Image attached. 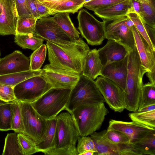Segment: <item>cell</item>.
<instances>
[{"label":"cell","instance_id":"cell-1","mask_svg":"<svg viewBox=\"0 0 155 155\" xmlns=\"http://www.w3.org/2000/svg\"><path fill=\"white\" fill-rule=\"evenodd\" d=\"M56 119L54 147L43 153L47 155H78L76 144L80 136L71 114L63 112Z\"/></svg>","mask_w":155,"mask_h":155},{"label":"cell","instance_id":"cell-2","mask_svg":"<svg viewBox=\"0 0 155 155\" xmlns=\"http://www.w3.org/2000/svg\"><path fill=\"white\" fill-rule=\"evenodd\" d=\"M104 103H82L70 113L80 136H88L100 129L109 113Z\"/></svg>","mask_w":155,"mask_h":155},{"label":"cell","instance_id":"cell-3","mask_svg":"<svg viewBox=\"0 0 155 155\" xmlns=\"http://www.w3.org/2000/svg\"><path fill=\"white\" fill-rule=\"evenodd\" d=\"M126 84L123 91L125 109L133 112L138 109L140 96L143 84V78L147 73L141 65L136 46L128 55Z\"/></svg>","mask_w":155,"mask_h":155},{"label":"cell","instance_id":"cell-4","mask_svg":"<svg viewBox=\"0 0 155 155\" xmlns=\"http://www.w3.org/2000/svg\"><path fill=\"white\" fill-rule=\"evenodd\" d=\"M48 17L37 20L35 31L37 35L46 41L68 50L80 49L85 46L86 43L82 38L72 39L54 21L52 17Z\"/></svg>","mask_w":155,"mask_h":155},{"label":"cell","instance_id":"cell-5","mask_svg":"<svg viewBox=\"0 0 155 155\" xmlns=\"http://www.w3.org/2000/svg\"><path fill=\"white\" fill-rule=\"evenodd\" d=\"M49 64L52 66L67 71L82 74L84 58L88 51L69 50L52 42L47 41Z\"/></svg>","mask_w":155,"mask_h":155},{"label":"cell","instance_id":"cell-6","mask_svg":"<svg viewBox=\"0 0 155 155\" xmlns=\"http://www.w3.org/2000/svg\"><path fill=\"white\" fill-rule=\"evenodd\" d=\"M71 89L51 88L31 104L35 110L46 120L53 118L65 109Z\"/></svg>","mask_w":155,"mask_h":155},{"label":"cell","instance_id":"cell-7","mask_svg":"<svg viewBox=\"0 0 155 155\" xmlns=\"http://www.w3.org/2000/svg\"><path fill=\"white\" fill-rule=\"evenodd\" d=\"M105 102L95 81L81 74L71 89L65 110L70 113L80 104Z\"/></svg>","mask_w":155,"mask_h":155},{"label":"cell","instance_id":"cell-8","mask_svg":"<svg viewBox=\"0 0 155 155\" xmlns=\"http://www.w3.org/2000/svg\"><path fill=\"white\" fill-rule=\"evenodd\" d=\"M77 19L80 33L88 44L94 46L102 43L106 38L105 21H98L84 8L79 11Z\"/></svg>","mask_w":155,"mask_h":155},{"label":"cell","instance_id":"cell-9","mask_svg":"<svg viewBox=\"0 0 155 155\" xmlns=\"http://www.w3.org/2000/svg\"><path fill=\"white\" fill-rule=\"evenodd\" d=\"M18 101L23 117V134L30 137L37 144L43 140L47 120L35 110L30 103Z\"/></svg>","mask_w":155,"mask_h":155},{"label":"cell","instance_id":"cell-10","mask_svg":"<svg viewBox=\"0 0 155 155\" xmlns=\"http://www.w3.org/2000/svg\"><path fill=\"white\" fill-rule=\"evenodd\" d=\"M52 88L42 75L29 78L14 87L16 100L31 103L36 101Z\"/></svg>","mask_w":155,"mask_h":155},{"label":"cell","instance_id":"cell-11","mask_svg":"<svg viewBox=\"0 0 155 155\" xmlns=\"http://www.w3.org/2000/svg\"><path fill=\"white\" fill-rule=\"evenodd\" d=\"M127 16L120 18L108 23L106 22V38L115 41L124 46L129 53L135 47L132 27L126 23Z\"/></svg>","mask_w":155,"mask_h":155},{"label":"cell","instance_id":"cell-12","mask_svg":"<svg viewBox=\"0 0 155 155\" xmlns=\"http://www.w3.org/2000/svg\"><path fill=\"white\" fill-rule=\"evenodd\" d=\"M95 82L110 108L115 112L120 113L125 109L123 91L113 81L100 76Z\"/></svg>","mask_w":155,"mask_h":155},{"label":"cell","instance_id":"cell-13","mask_svg":"<svg viewBox=\"0 0 155 155\" xmlns=\"http://www.w3.org/2000/svg\"><path fill=\"white\" fill-rule=\"evenodd\" d=\"M42 71L41 75L52 88L72 89L80 75L55 68L49 64L45 65Z\"/></svg>","mask_w":155,"mask_h":155},{"label":"cell","instance_id":"cell-14","mask_svg":"<svg viewBox=\"0 0 155 155\" xmlns=\"http://www.w3.org/2000/svg\"><path fill=\"white\" fill-rule=\"evenodd\" d=\"M107 130H115L124 133L129 138L130 143H131L155 132V129L135 121L126 122L113 119L109 121Z\"/></svg>","mask_w":155,"mask_h":155},{"label":"cell","instance_id":"cell-15","mask_svg":"<svg viewBox=\"0 0 155 155\" xmlns=\"http://www.w3.org/2000/svg\"><path fill=\"white\" fill-rule=\"evenodd\" d=\"M31 70L30 58L15 50L0 58V75Z\"/></svg>","mask_w":155,"mask_h":155},{"label":"cell","instance_id":"cell-16","mask_svg":"<svg viewBox=\"0 0 155 155\" xmlns=\"http://www.w3.org/2000/svg\"><path fill=\"white\" fill-rule=\"evenodd\" d=\"M128 55L122 60L103 66L100 75L113 81L123 91L125 89L126 84Z\"/></svg>","mask_w":155,"mask_h":155},{"label":"cell","instance_id":"cell-17","mask_svg":"<svg viewBox=\"0 0 155 155\" xmlns=\"http://www.w3.org/2000/svg\"><path fill=\"white\" fill-rule=\"evenodd\" d=\"M132 29L141 65L147 72H151L155 68V51L151 48L134 25L132 26Z\"/></svg>","mask_w":155,"mask_h":155},{"label":"cell","instance_id":"cell-18","mask_svg":"<svg viewBox=\"0 0 155 155\" xmlns=\"http://www.w3.org/2000/svg\"><path fill=\"white\" fill-rule=\"evenodd\" d=\"M97 52L103 66L122 60L129 53L124 46L111 40H109L104 46L97 50Z\"/></svg>","mask_w":155,"mask_h":155},{"label":"cell","instance_id":"cell-19","mask_svg":"<svg viewBox=\"0 0 155 155\" xmlns=\"http://www.w3.org/2000/svg\"><path fill=\"white\" fill-rule=\"evenodd\" d=\"M134 12L131 0H125L108 8L94 12V14L106 22L127 16Z\"/></svg>","mask_w":155,"mask_h":155},{"label":"cell","instance_id":"cell-20","mask_svg":"<svg viewBox=\"0 0 155 155\" xmlns=\"http://www.w3.org/2000/svg\"><path fill=\"white\" fill-rule=\"evenodd\" d=\"M17 20L13 13L10 0H3L0 14V35H15Z\"/></svg>","mask_w":155,"mask_h":155},{"label":"cell","instance_id":"cell-21","mask_svg":"<svg viewBox=\"0 0 155 155\" xmlns=\"http://www.w3.org/2000/svg\"><path fill=\"white\" fill-rule=\"evenodd\" d=\"M103 67L97 50H90L84 59L82 74L94 80L101 75Z\"/></svg>","mask_w":155,"mask_h":155},{"label":"cell","instance_id":"cell-22","mask_svg":"<svg viewBox=\"0 0 155 155\" xmlns=\"http://www.w3.org/2000/svg\"><path fill=\"white\" fill-rule=\"evenodd\" d=\"M50 10L49 15L58 13L74 14L83 7L84 0H57L41 2Z\"/></svg>","mask_w":155,"mask_h":155},{"label":"cell","instance_id":"cell-23","mask_svg":"<svg viewBox=\"0 0 155 155\" xmlns=\"http://www.w3.org/2000/svg\"><path fill=\"white\" fill-rule=\"evenodd\" d=\"M106 130L95 131L90 135L97 151L96 155H119L118 144L110 141L106 137Z\"/></svg>","mask_w":155,"mask_h":155},{"label":"cell","instance_id":"cell-24","mask_svg":"<svg viewBox=\"0 0 155 155\" xmlns=\"http://www.w3.org/2000/svg\"><path fill=\"white\" fill-rule=\"evenodd\" d=\"M127 16L132 21L137 30L151 48L155 51V28L146 24L134 12L129 13Z\"/></svg>","mask_w":155,"mask_h":155},{"label":"cell","instance_id":"cell-25","mask_svg":"<svg viewBox=\"0 0 155 155\" xmlns=\"http://www.w3.org/2000/svg\"><path fill=\"white\" fill-rule=\"evenodd\" d=\"M42 69L24 71L0 75V84L14 87L31 77L41 75Z\"/></svg>","mask_w":155,"mask_h":155},{"label":"cell","instance_id":"cell-26","mask_svg":"<svg viewBox=\"0 0 155 155\" xmlns=\"http://www.w3.org/2000/svg\"><path fill=\"white\" fill-rule=\"evenodd\" d=\"M56 124V117L47 120L46 128L43 140L36 144L39 152L43 153L53 148L55 135Z\"/></svg>","mask_w":155,"mask_h":155},{"label":"cell","instance_id":"cell-27","mask_svg":"<svg viewBox=\"0 0 155 155\" xmlns=\"http://www.w3.org/2000/svg\"><path fill=\"white\" fill-rule=\"evenodd\" d=\"M69 12H60L54 14L52 18L61 28L71 37L77 39L80 33L76 29L69 16Z\"/></svg>","mask_w":155,"mask_h":155},{"label":"cell","instance_id":"cell-28","mask_svg":"<svg viewBox=\"0 0 155 155\" xmlns=\"http://www.w3.org/2000/svg\"><path fill=\"white\" fill-rule=\"evenodd\" d=\"M14 42L23 49L36 50L43 44L44 39L35 33L28 34H18L15 35Z\"/></svg>","mask_w":155,"mask_h":155},{"label":"cell","instance_id":"cell-29","mask_svg":"<svg viewBox=\"0 0 155 155\" xmlns=\"http://www.w3.org/2000/svg\"><path fill=\"white\" fill-rule=\"evenodd\" d=\"M141 6L139 16L150 27L155 28V0H135Z\"/></svg>","mask_w":155,"mask_h":155},{"label":"cell","instance_id":"cell-30","mask_svg":"<svg viewBox=\"0 0 155 155\" xmlns=\"http://www.w3.org/2000/svg\"><path fill=\"white\" fill-rule=\"evenodd\" d=\"M132 144L141 155H155V132Z\"/></svg>","mask_w":155,"mask_h":155},{"label":"cell","instance_id":"cell-31","mask_svg":"<svg viewBox=\"0 0 155 155\" xmlns=\"http://www.w3.org/2000/svg\"><path fill=\"white\" fill-rule=\"evenodd\" d=\"M2 155H24L16 133L7 134L5 138Z\"/></svg>","mask_w":155,"mask_h":155},{"label":"cell","instance_id":"cell-32","mask_svg":"<svg viewBox=\"0 0 155 155\" xmlns=\"http://www.w3.org/2000/svg\"><path fill=\"white\" fill-rule=\"evenodd\" d=\"M155 104V84L149 82L143 85L140 96L138 109Z\"/></svg>","mask_w":155,"mask_h":155},{"label":"cell","instance_id":"cell-33","mask_svg":"<svg viewBox=\"0 0 155 155\" xmlns=\"http://www.w3.org/2000/svg\"><path fill=\"white\" fill-rule=\"evenodd\" d=\"M12 102L0 105V130H12Z\"/></svg>","mask_w":155,"mask_h":155},{"label":"cell","instance_id":"cell-34","mask_svg":"<svg viewBox=\"0 0 155 155\" xmlns=\"http://www.w3.org/2000/svg\"><path fill=\"white\" fill-rule=\"evenodd\" d=\"M38 19L34 17H19L17 19L16 34H28L35 33Z\"/></svg>","mask_w":155,"mask_h":155},{"label":"cell","instance_id":"cell-35","mask_svg":"<svg viewBox=\"0 0 155 155\" xmlns=\"http://www.w3.org/2000/svg\"><path fill=\"white\" fill-rule=\"evenodd\" d=\"M12 129L16 133L23 134L24 129L21 107L18 101H12Z\"/></svg>","mask_w":155,"mask_h":155},{"label":"cell","instance_id":"cell-36","mask_svg":"<svg viewBox=\"0 0 155 155\" xmlns=\"http://www.w3.org/2000/svg\"><path fill=\"white\" fill-rule=\"evenodd\" d=\"M128 115L132 121L155 129V110L142 113L133 112Z\"/></svg>","mask_w":155,"mask_h":155},{"label":"cell","instance_id":"cell-37","mask_svg":"<svg viewBox=\"0 0 155 155\" xmlns=\"http://www.w3.org/2000/svg\"><path fill=\"white\" fill-rule=\"evenodd\" d=\"M47 50L46 45L42 44L31 54L30 57L31 70L37 71L40 69L45 60Z\"/></svg>","mask_w":155,"mask_h":155},{"label":"cell","instance_id":"cell-38","mask_svg":"<svg viewBox=\"0 0 155 155\" xmlns=\"http://www.w3.org/2000/svg\"><path fill=\"white\" fill-rule=\"evenodd\" d=\"M13 13L17 19L33 17L27 5L26 0H10Z\"/></svg>","mask_w":155,"mask_h":155},{"label":"cell","instance_id":"cell-39","mask_svg":"<svg viewBox=\"0 0 155 155\" xmlns=\"http://www.w3.org/2000/svg\"><path fill=\"white\" fill-rule=\"evenodd\" d=\"M24 155H30L39 152L36 144L30 137L23 133L18 134Z\"/></svg>","mask_w":155,"mask_h":155},{"label":"cell","instance_id":"cell-40","mask_svg":"<svg viewBox=\"0 0 155 155\" xmlns=\"http://www.w3.org/2000/svg\"><path fill=\"white\" fill-rule=\"evenodd\" d=\"M125 0H93L85 3L83 6L94 12L104 9Z\"/></svg>","mask_w":155,"mask_h":155},{"label":"cell","instance_id":"cell-41","mask_svg":"<svg viewBox=\"0 0 155 155\" xmlns=\"http://www.w3.org/2000/svg\"><path fill=\"white\" fill-rule=\"evenodd\" d=\"M78 143L76 146L78 155L86 151L90 150L94 152L96 154L97 151L94 141L90 136H79L77 140Z\"/></svg>","mask_w":155,"mask_h":155},{"label":"cell","instance_id":"cell-42","mask_svg":"<svg viewBox=\"0 0 155 155\" xmlns=\"http://www.w3.org/2000/svg\"><path fill=\"white\" fill-rule=\"evenodd\" d=\"M105 135L108 140L116 143H130L129 138L125 134L117 131L107 130Z\"/></svg>","mask_w":155,"mask_h":155},{"label":"cell","instance_id":"cell-43","mask_svg":"<svg viewBox=\"0 0 155 155\" xmlns=\"http://www.w3.org/2000/svg\"><path fill=\"white\" fill-rule=\"evenodd\" d=\"M14 87H13L0 84V99L7 103L16 100Z\"/></svg>","mask_w":155,"mask_h":155},{"label":"cell","instance_id":"cell-44","mask_svg":"<svg viewBox=\"0 0 155 155\" xmlns=\"http://www.w3.org/2000/svg\"><path fill=\"white\" fill-rule=\"evenodd\" d=\"M119 155H140L132 143L118 144Z\"/></svg>","mask_w":155,"mask_h":155},{"label":"cell","instance_id":"cell-45","mask_svg":"<svg viewBox=\"0 0 155 155\" xmlns=\"http://www.w3.org/2000/svg\"><path fill=\"white\" fill-rule=\"evenodd\" d=\"M34 3L39 15L40 18L50 16V10L48 8L38 0H34Z\"/></svg>","mask_w":155,"mask_h":155},{"label":"cell","instance_id":"cell-46","mask_svg":"<svg viewBox=\"0 0 155 155\" xmlns=\"http://www.w3.org/2000/svg\"><path fill=\"white\" fill-rule=\"evenodd\" d=\"M28 7L33 17L40 18L36 6L34 3V0H26Z\"/></svg>","mask_w":155,"mask_h":155},{"label":"cell","instance_id":"cell-47","mask_svg":"<svg viewBox=\"0 0 155 155\" xmlns=\"http://www.w3.org/2000/svg\"><path fill=\"white\" fill-rule=\"evenodd\" d=\"M131 1L134 12L139 16L141 11V6L140 3L135 0H131Z\"/></svg>","mask_w":155,"mask_h":155},{"label":"cell","instance_id":"cell-48","mask_svg":"<svg viewBox=\"0 0 155 155\" xmlns=\"http://www.w3.org/2000/svg\"><path fill=\"white\" fill-rule=\"evenodd\" d=\"M155 110V104L149 105L138 109L136 111L138 113L147 112Z\"/></svg>","mask_w":155,"mask_h":155},{"label":"cell","instance_id":"cell-49","mask_svg":"<svg viewBox=\"0 0 155 155\" xmlns=\"http://www.w3.org/2000/svg\"><path fill=\"white\" fill-rule=\"evenodd\" d=\"M155 68L151 72H147V76L148 77L150 83L155 84Z\"/></svg>","mask_w":155,"mask_h":155},{"label":"cell","instance_id":"cell-50","mask_svg":"<svg viewBox=\"0 0 155 155\" xmlns=\"http://www.w3.org/2000/svg\"><path fill=\"white\" fill-rule=\"evenodd\" d=\"M95 154V153L93 151L88 150L81 153L80 155H93Z\"/></svg>","mask_w":155,"mask_h":155},{"label":"cell","instance_id":"cell-51","mask_svg":"<svg viewBox=\"0 0 155 155\" xmlns=\"http://www.w3.org/2000/svg\"><path fill=\"white\" fill-rule=\"evenodd\" d=\"M3 0H0V14H1L2 8V5L3 2Z\"/></svg>","mask_w":155,"mask_h":155},{"label":"cell","instance_id":"cell-52","mask_svg":"<svg viewBox=\"0 0 155 155\" xmlns=\"http://www.w3.org/2000/svg\"><path fill=\"white\" fill-rule=\"evenodd\" d=\"M38 1L40 2H46V1H55L57 0H38Z\"/></svg>","mask_w":155,"mask_h":155},{"label":"cell","instance_id":"cell-53","mask_svg":"<svg viewBox=\"0 0 155 155\" xmlns=\"http://www.w3.org/2000/svg\"><path fill=\"white\" fill-rule=\"evenodd\" d=\"M7 103H8L5 102H4L0 99V105L2 104H6Z\"/></svg>","mask_w":155,"mask_h":155},{"label":"cell","instance_id":"cell-54","mask_svg":"<svg viewBox=\"0 0 155 155\" xmlns=\"http://www.w3.org/2000/svg\"><path fill=\"white\" fill-rule=\"evenodd\" d=\"M93 0H84V2L85 3H86L87 2H90Z\"/></svg>","mask_w":155,"mask_h":155},{"label":"cell","instance_id":"cell-55","mask_svg":"<svg viewBox=\"0 0 155 155\" xmlns=\"http://www.w3.org/2000/svg\"><path fill=\"white\" fill-rule=\"evenodd\" d=\"M0 56H1V52H0Z\"/></svg>","mask_w":155,"mask_h":155}]
</instances>
